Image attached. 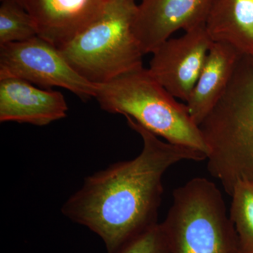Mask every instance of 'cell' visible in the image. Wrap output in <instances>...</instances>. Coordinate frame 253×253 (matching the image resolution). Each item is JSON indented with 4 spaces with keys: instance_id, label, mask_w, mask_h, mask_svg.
Listing matches in <instances>:
<instances>
[{
    "instance_id": "6da1fadb",
    "label": "cell",
    "mask_w": 253,
    "mask_h": 253,
    "mask_svg": "<svg viewBox=\"0 0 253 253\" xmlns=\"http://www.w3.org/2000/svg\"><path fill=\"white\" fill-rule=\"evenodd\" d=\"M126 118L142 139L140 154L87 176L62 207L65 216L102 239L107 253H118L158 223L163 177L171 166L207 159L204 153L161 140L132 118Z\"/></svg>"
},
{
    "instance_id": "7a4b0ae2",
    "label": "cell",
    "mask_w": 253,
    "mask_h": 253,
    "mask_svg": "<svg viewBox=\"0 0 253 253\" xmlns=\"http://www.w3.org/2000/svg\"><path fill=\"white\" fill-rule=\"evenodd\" d=\"M199 127L208 149V172L226 194L231 196L238 181H253V56H241Z\"/></svg>"
},
{
    "instance_id": "3957f363",
    "label": "cell",
    "mask_w": 253,
    "mask_h": 253,
    "mask_svg": "<svg viewBox=\"0 0 253 253\" xmlns=\"http://www.w3.org/2000/svg\"><path fill=\"white\" fill-rule=\"evenodd\" d=\"M101 109L129 117L165 140L198 150L208 149L199 126L181 104L141 66L112 81L96 84Z\"/></svg>"
},
{
    "instance_id": "277c9868",
    "label": "cell",
    "mask_w": 253,
    "mask_h": 253,
    "mask_svg": "<svg viewBox=\"0 0 253 253\" xmlns=\"http://www.w3.org/2000/svg\"><path fill=\"white\" fill-rule=\"evenodd\" d=\"M134 0H108L91 23L60 49L71 67L90 83L102 84L143 66L133 22Z\"/></svg>"
},
{
    "instance_id": "5b68a950",
    "label": "cell",
    "mask_w": 253,
    "mask_h": 253,
    "mask_svg": "<svg viewBox=\"0 0 253 253\" xmlns=\"http://www.w3.org/2000/svg\"><path fill=\"white\" fill-rule=\"evenodd\" d=\"M220 190L196 177L173 192L162 222L171 253H241Z\"/></svg>"
},
{
    "instance_id": "8992f818",
    "label": "cell",
    "mask_w": 253,
    "mask_h": 253,
    "mask_svg": "<svg viewBox=\"0 0 253 253\" xmlns=\"http://www.w3.org/2000/svg\"><path fill=\"white\" fill-rule=\"evenodd\" d=\"M14 78L42 88H64L83 100L95 97L96 84L78 74L61 51L39 36L0 45V79Z\"/></svg>"
},
{
    "instance_id": "52a82bcc",
    "label": "cell",
    "mask_w": 253,
    "mask_h": 253,
    "mask_svg": "<svg viewBox=\"0 0 253 253\" xmlns=\"http://www.w3.org/2000/svg\"><path fill=\"white\" fill-rule=\"evenodd\" d=\"M212 43L206 25L189 30L164 42L152 53L148 69L169 94L186 103Z\"/></svg>"
},
{
    "instance_id": "ba28073f",
    "label": "cell",
    "mask_w": 253,
    "mask_h": 253,
    "mask_svg": "<svg viewBox=\"0 0 253 253\" xmlns=\"http://www.w3.org/2000/svg\"><path fill=\"white\" fill-rule=\"evenodd\" d=\"M216 0H142L133 31L143 54H152L176 31L204 26Z\"/></svg>"
},
{
    "instance_id": "9c48e42d",
    "label": "cell",
    "mask_w": 253,
    "mask_h": 253,
    "mask_svg": "<svg viewBox=\"0 0 253 253\" xmlns=\"http://www.w3.org/2000/svg\"><path fill=\"white\" fill-rule=\"evenodd\" d=\"M61 91L41 89L18 78L0 79V122L47 126L67 116Z\"/></svg>"
},
{
    "instance_id": "30bf717a",
    "label": "cell",
    "mask_w": 253,
    "mask_h": 253,
    "mask_svg": "<svg viewBox=\"0 0 253 253\" xmlns=\"http://www.w3.org/2000/svg\"><path fill=\"white\" fill-rule=\"evenodd\" d=\"M108 0H30L38 36L60 49L99 16Z\"/></svg>"
},
{
    "instance_id": "8fae6325",
    "label": "cell",
    "mask_w": 253,
    "mask_h": 253,
    "mask_svg": "<svg viewBox=\"0 0 253 253\" xmlns=\"http://www.w3.org/2000/svg\"><path fill=\"white\" fill-rule=\"evenodd\" d=\"M242 54L226 43L213 42L199 77L185 103L200 126L226 90Z\"/></svg>"
},
{
    "instance_id": "7c38bea8",
    "label": "cell",
    "mask_w": 253,
    "mask_h": 253,
    "mask_svg": "<svg viewBox=\"0 0 253 253\" xmlns=\"http://www.w3.org/2000/svg\"><path fill=\"white\" fill-rule=\"evenodd\" d=\"M206 28L213 42L253 56V0H216Z\"/></svg>"
},
{
    "instance_id": "4fadbf2b",
    "label": "cell",
    "mask_w": 253,
    "mask_h": 253,
    "mask_svg": "<svg viewBox=\"0 0 253 253\" xmlns=\"http://www.w3.org/2000/svg\"><path fill=\"white\" fill-rule=\"evenodd\" d=\"M231 197L229 217L235 228L240 253H253V181H238Z\"/></svg>"
},
{
    "instance_id": "5bb4252c",
    "label": "cell",
    "mask_w": 253,
    "mask_h": 253,
    "mask_svg": "<svg viewBox=\"0 0 253 253\" xmlns=\"http://www.w3.org/2000/svg\"><path fill=\"white\" fill-rule=\"evenodd\" d=\"M38 36L34 19L21 5L11 0H1L0 45L28 41Z\"/></svg>"
},
{
    "instance_id": "9a60e30c",
    "label": "cell",
    "mask_w": 253,
    "mask_h": 253,
    "mask_svg": "<svg viewBox=\"0 0 253 253\" xmlns=\"http://www.w3.org/2000/svg\"><path fill=\"white\" fill-rule=\"evenodd\" d=\"M118 253H171L162 223L151 226Z\"/></svg>"
},
{
    "instance_id": "2e32d148",
    "label": "cell",
    "mask_w": 253,
    "mask_h": 253,
    "mask_svg": "<svg viewBox=\"0 0 253 253\" xmlns=\"http://www.w3.org/2000/svg\"><path fill=\"white\" fill-rule=\"evenodd\" d=\"M11 1L18 3V4L21 5V6H23V7L26 9V5H27L28 1H29L30 0H11Z\"/></svg>"
},
{
    "instance_id": "e0dca14e",
    "label": "cell",
    "mask_w": 253,
    "mask_h": 253,
    "mask_svg": "<svg viewBox=\"0 0 253 253\" xmlns=\"http://www.w3.org/2000/svg\"><path fill=\"white\" fill-rule=\"evenodd\" d=\"M134 1H135V0H134Z\"/></svg>"
}]
</instances>
